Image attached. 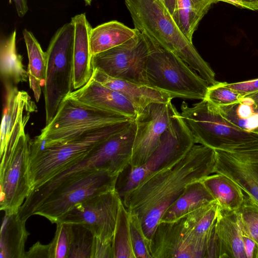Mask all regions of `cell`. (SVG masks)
Segmentation results:
<instances>
[{"label": "cell", "instance_id": "6da1fadb", "mask_svg": "<svg viewBox=\"0 0 258 258\" xmlns=\"http://www.w3.org/2000/svg\"><path fill=\"white\" fill-rule=\"evenodd\" d=\"M215 150L195 144L177 162L150 174L121 200L140 219L149 245L168 208L189 184L215 173Z\"/></svg>", "mask_w": 258, "mask_h": 258}, {"label": "cell", "instance_id": "7a4b0ae2", "mask_svg": "<svg viewBox=\"0 0 258 258\" xmlns=\"http://www.w3.org/2000/svg\"><path fill=\"white\" fill-rule=\"evenodd\" d=\"M135 28L183 60L209 86L215 73L182 32L161 0H125Z\"/></svg>", "mask_w": 258, "mask_h": 258}, {"label": "cell", "instance_id": "3957f363", "mask_svg": "<svg viewBox=\"0 0 258 258\" xmlns=\"http://www.w3.org/2000/svg\"><path fill=\"white\" fill-rule=\"evenodd\" d=\"M128 156V149L124 141L118 136H111L83 158L66 166L33 188L19 209L20 218L26 222L32 212L51 191L70 179L101 170L118 176L127 166Z\"/></svg>", "mask_w": 258, "mask_h": 258}, {"label": "cell", "instance_id": "277c9868", "mask_svg": "<svg viewBox=\"0 0 258 258\" xmlns=\"http://www.w3.org/2000/svg\"><path fill=\"white\" fill-rule=\"evenodd\" d=\"M181 115L197 143L214 150L237 152L258 148V133L230 123L206 99L191 106L183 101Z\"/></svg>", "mask_w": 258, "mask_h": 258}, {"label": "cell", "instance_id": "5b68a950", "mask_svg": "<svg viewBox=\"0 0 258 258\" xmlns=\"http://www.w3.org/2000/svg\"><path fill=\"white\" fill-rule=\"evenodd\" d=\"M133 120L112 124L70 142L49 147L44 146L42 140L35 137L32 140L30 159L32 189L66 166L83 158L99 144L128 126Z\"/></svg>", "mask_w": 258, "mask_h": 258}, {"label": "cell", "instance_id": "8992f818", "mask_svg": "<svg viewBox=\"0 0 258 258\" xmlns=\"http://www.w3.org/2000/svg\"><path fill=\"white\" fill-rule=\"evenodd\" d=\"M146 36L149 48L146 68L149 86L173 98L205 99L208 83L179 56Z\"/></svg>", "mask_w": 258, "mask_h": 258}, {"label": "cell", "instance_id": "52a82bcc", "mask_svg": "<svg viewBox=\"0 0 258 258\" xmlns=\"http://www.w3.org/2000/svg\"><path fill=\"white\" fill-rule=\"evenodd\" d=\"M26 124L16 123L1 155L0 210L5 214L18 213L32 188L30 179L31 142L25 133Z\"/></svg>", "mask_w": 258, "mask_h": 258}, {"label": "cell", "instance_id": "ba28073f", "mask_svg": "<svg viewBox=\"0 0 258 258\" xmlns=\"http://www.w3.org/2000/svg\"><path fill=\"white\" fill-rule=\"evenodd\" d=\"M129 120L132 119L66 97L51 120L37 137L44 146L49 147L65 143L92 131Z\"/></svg>", "mask_w": 258, "mask_h": 258}, {"label": "cell", "instance_id": "9c48e42d", "mask_svg": "<svg viewBox=\"0 0 258 258\" xmlns=\"http://www.w3.org/2000/svg\"><path fill=\"white\" fill-rule=\"evenodd\" d=\"M74 25L71 21L52 37L46 51L47 68L43 87L46 124L56 113L64 98L73 90Z\"/></svg>", "mask_w": 258, "mask_h": 258}, {"label": "cell", "instance_id": "30bf717a", "mask_svg": "<svg viewBox=\"0 0 258 258\" xmlns=\"http://www.w3.org/2000/svg\"><path fill=\"white\" fill-rule=\"evenodd\" d=\"M196 144L194 137L177 111L162 134L159 145L141 166H128L118 176L115 189L120 199L154 172L181 160Z\"/></svg>", "mask_w": 258, "mask_h": 258}, {"label": "cell", "instance_id": "8fae6325", "mask_svg": "<svg viewBox=\"0 0 258 258\" xmlns=\"http://www.w3.org/2000/svg\"><path fill=\"white\" fill-rule=\"evenodd\" d=\"M118 176L104 170L89 172L66 182L51 191L32 212L56 223L85 201L115 188Z\"/></svg>", "mask_w": 258, "mask_h": 258}, {"label": "cell", "instance_id": "7c38bea8", "mask_svg": "<svg viewBox=\"0 0 258 258\" xmlns=\"http://www.w3.org/2000/svg\"><path fill=\"white\" fill-rule=\"evenodd\" d=\"M148 52L146 36L137 30L124 43L93 55L92 65L93 70L110 77L149 86L146 71Z\"/></svg>", "mask_w": 258, "mask_h": 258}, {"label": "cell", "instance_id": "4fadbf2b", "mask_svg": "<svg viewBox=\"0 0 258 258\" xmlns=\"http://www.w3.org/2000/svg\"><path fill=\"white\" fill-rule=\"evenodd\" d=\"M121 202L114 188L77 205L58 222L83 225L102 242H112Z\"/></svg>", "mask_w": 258, "mask_h": 258}, {"label": "cell", "instance_id": "5bb4252c", "mask_svg": "<svg viewBox=\"0 0 258 258\" xmlns=\"http://www.w3.org/2000/svg\"><path fill=\"white\" fill-rule=\"evenodd\" d=\"M212 236L210 239L198 237L185 224L183 218L159 222L150 241L149 249L152 258H208Z\"/></svg>", "mask_w": 258, "mask_h": 258}, {"label": "cell", "instance_id": "9a60e30c", "mask_svg": "<svg viewBox=\"0 0 258 258\" xmlns=\"http://www.w3.org/2000/svg\"><path fill=\"white\" fill-rule=\"evenodd\" d=\"M177 111L171 100L166 103H151L138 114L129 166L138 167L148 160L159 145L162 134Z\"/></svg>", "mask_w": 258, "mask_h": 258}, {"label": "cell", "instance_id": "2e32d148", "mask_svg": "<svg viewBox=\"0 0 258 258\" xmlns=\"http://www.w3.org/2000/svg\"><path fill=\"white\" fill-rule=\"evenodd\" d=\"M215 173L225 175L258 202V148L227 152L215 150Z\"/></svg>", "mask_w": 258, "mask_h": 258}, {"label": "cell", "instance_id": "e0dca14e", "mask_svg": "<svg viewBox=\"0 0 258 258\" xmlns=\"http://www.w3.org/2000/svg\"><path fill=\"white\" fill-rule=\"evenodd\" d=\"M66 97L132 120H135L138 115L135 106L123 95L106 87L92 77L83 86L73 90Z\"/></svg>", "mask_w": 258, "mask_h": 258}, {"label": "cell", "instance_id": "ac0fdd59", "mask_svg": "<svg viewBox=\"0 0 258 258\" xmlns=\"http://www.w3.org/2000/svg\"><path fill=\"white\" fill-rule=\"evenodd\" d=\"M91 77L123 95L133 104L138 114L151 103H166L173 99L169 94L161 90L110 77L98 69L93 70Z\"/></svg>", "mask_w": 258, "mask_h": 258}, {"label": "cell", "instance_id": "d6986e66", "mask_svg": "<svg viewBox=\"0 0 258 258\" xmlns=\"http://www.w3.org/2000/svg\"><path fill=\"white\" fill-rule=\"evenodd\" d=\"M74 25L73 48V90L79 89L90 79L93 72L91 62L89 36L92 28L85 13L71 18Z\"/></svg>", "mask_w": 258, "mask_h": 258}, {"label": "cell", "instance_id": "ffe728a7", "mask_svg": "<svg viewBox=\"0 0 258 258\" xmlns=\"http://www.w3.org/2000/svg\"><path fill=\"white\" fill-rule=\"evenodd\" d=\"M215 235L218 257L246 258L236 212L219 208Z\"/></svg>", "mask_w": 258, "mask_h": 258}, {"label": "cell", "instance_id": "44dd1931", "mask_svg": "<svg viewBox=\"0 0 258 258\" xmlns=\"http://www.w3.org/2000/svg\"><path fill=\"white\" fill-rule=\"evenodd\" d=\"M16 30L0 41V75L5 89L16 86L28 80V72L16 47Z\"/></svg>", "mask_w": 258, "mask_h": 258}, {"label": "cell", "instance_id": "7402d4cb", "mask_svg": "<svg viewBox=\"0 0 258 258\" xmlns=\"http://www.w3.org/2000/svg\"><path fill=\"white\" fill-rule=\"evenodd\" d=\"M18 213L5 214L0 232V258H24L29 232Z\"/></svg>", "mask_w": 258, "mask_h": 258}, {"label": "cell", "instance_id": "603a6c76", "mask_svg": "<svg viewBox=\"0 0 258 258\" xmlns=\"http://www.w3.org/2000/svg\"><path fill=\"white\" fill-rule=\"evenodd\" d=\"M214 202H216L203 181L194 182L185 187L165 211L159 222L174 221L199 207Z\"/></svg>", "mask_w": 258, "mask_h": 258}, {"label": "cell", "instance_id": "cb8c5ba5", "mask_svg": "<svg viewBox=\"0 0 258 258\" xmlns=\"http://www.w3.org/2000/svg\"><path fill=\"white\" fill-rule=\"evenodd\" d=\"M137 32L135 28L132 29L116 20L92 28L89 36L91 56L124 43L135 36Z\"/></svg>", "mask_w": 258, "mask_h": 258}, {"label": "cell", "instance_id": "d4e9b609", "mask_svg": "<svg viewBox=\"0 0 258 258\" xmlns=\"http://www.w3.org/2000/svg\"><path fill=\"white\" fill-rule=\"evenodd\" d=\"M5 89V99L1 127L0 154L3 153L21 113L34 103L28 93L17 86Z\"/></svg>", "mask_w": 258, "mask_h": 258}, {"label": "cell", "instance_id": "484cf974", "mask_svg": "<svg viewBox=\"0 0 258 258\" xmlns=\"http://www.w3.org/2000/svg\"><path fill=\"white\" fill-rule=\"evenodd\" d=\"M220 208L236 212L240 208L244 194L232 180L222 174L215 173L202 180Z\"/></svg>", "mask_w": 258, "mask_h": 258}, {"label": "cell", "instance_id": "4316f807", "mask_svg": "<svg viewBox=\"0 0 258 258\" xmlns=\"http://www.w3.org/2000/svg\"><path fill=\"white\" fill-rule=\"evenodd\" d=\"M216 0H177L173 19L191 42L199 23Z\"/></svg>", "mask_w": 258, "mask_h": 258}, {"label": "cell", "instance_id": "83f0119b", "mask_svg": "<svg viewBox=\"0 0 258 258\" xmlns=\"http://www.w3.org/2000/svg\"><path fill=\"white\" fill-rule=\"evenodd\" d=\"M216 107L233 125L248 132L258 133V106L251 98L244 97L235 103Z\"/></svg>", "mask_w": 258, "mask_h": 258}, {"label": "cell", "instance_id": "f1b7e54d", "mask_svg": "<svg viewBox=\"0 0 258 258\" xmlns=\"http://www.w3.org/2000/svg\"><path fill=\"white\" fill-rule=\"evenodd\" d=\"M112 244L113 258H136L131 237L129 213L122 201L119 206Z\"/></svg>", "mask_w": 258, "mask_h": 258}, {"label": "cell", "instance_id": "f546056e", "mask_svg": "<svg viewBox=\"0 0 258 258\" xmlns=\"http://www.w3.org/2000/svg\"><path fill=\"white\" fill-rule=\"evenodd\" d=\"M23 35L26 44L28 57V78L36 79L41 83L42 87L45 84L47 57L40 43L33 34L25 29Z\"/></svg>", "mask_w": 258, "mask_h": 258}, {"label": "cell", "instance_id": "4dcf8cb0", "mask_svg": "<svg viewBox=\"0 0 258 258\" xmlns=\"http://www.w3.org/2000/svg\"><path fill=\"white\" fill-rule=\"evenodd\" d=\"M244 194L243 203L236 212L238 221L242 233L258 245V202L248 195Z\"/></svg>", "mask_w": 258, "mask_h": 258}, {"label": "cell", "instance_id": "1f68e13d", "mask_svg": "<svg viewBox=\"0 0 258 258\" xmlns=\"http://www.w3.org/2000/svg\"><path fill=\"white\" fill-rule=\"evenodd\" d=\"M95 237L85 226L72 224L71 244L68 258H91Z\"/></svg>", "mask_w": 258, "mask_h": 258}, {"label": "cell", "instance_id": "d6a6232c", "mask_svg": "<svg viewBox=\"0 0 258 258\" xmlns=\"http://www.w3.org/2000/svg\"><path fill=\"white\" fill-rule=\"evenodd\" d=\"M54 236L49 244L50 258H68L70 249L72 224L63 222L56 223Z\"/></svg>", "mask_w": 258, "mask_h": 258}, {"label": "cell", "instance_id": "836d02e7", "mask_svg": "<svg viewBox=\"0 0 258 258\" xmlns=\"http://www.w3.org/2000/svg\"><path fill=\"white\" fill-rule=\"evenodd\" d=\"M129 225L132 243L136 258H152L141 222L136 215L129 213Z\"/></svg>", "mask_w": 258, "mask_h": 258}, {"label": "cell", "instance_id": "e575fe53", "mask_svg": "<svg viewBox=\"0 0 258 258\" xmlns=\"http://www.w3.org/2000/svg\"><path fill=\"white\" fill-rule=\"evenodd\" d=\"M226 82H217L208 87L205 99L216 106H225L239 101L243 97L228 87Z\"/></svg>", "mask_w": 258, "mask_h": 258}, {"label": "cell", "instance_id": "d590c367", "mask_svg": "<svg viewBox=\"0 0 258 258\" xmlns=\"http://www.w3.org/2000/svg\"><path fill=\"white\" fill-rule=\"evenodd\" d=\"M226 85L240 94L243 97L258 92V78L232 83L226 82Z\"/></svg>", "mask_w": 258, "mask_h": 258}, {"label": "cell", "instance_id": "8d00e7d4", "mask_svg": "<svg viewBox=\"0 0 258 258\" xmlns=\"http://www.w3.org/2000/svg\"><path fill=\"white\" fill-rule=\"evenodd\" d=\"M91 258H113L112 242H102L95 237Z\"/></svg>", "mask_w": 258, "mask_h": 258}, {"label": "cell", "instance_id": "74e56055", "mask_svg": "<svg viewBox=\"0 0 258 258\" xmlns=\"http://www.w3.org/2000/svg\"><path fill=\"white\" fill-rule=\"evenodd\" d=\"M24 258H50L49 244H43L38 241L25 252Z\"/></svg>", "mask_w": 258, "mask_h": 258}, {"label": "cell", "instance_id": "f35d334b", "mask_svg": "<svg viewBox=\"0 0 258 258\" xmlns=\"http://www.w3.org/2000/svg\"><path fill=\"white\" fill-rule=\"evenodd\" d=\"M242 238L246 258H256L258 245L252 239L242 233Z\"/></svg>", "mask_w": 258, "mask_h": 258}, {"label": "cell", "instance_id": "ab89813d", "mask_svg": "<svg viewBox=\"0 0 258 258\" xmlns=\"http://www.w3.org/2000/svg\"><path fill=\"white\" fill-rule=\"evenodd\" d=\"M13 2L14 3L18 16L24 17L29 10L27 0H9L10 4Z\"/></svg>", "mask_w": 258, "mask_h": 258}, {"label": "cell", "instance_id": "60d3db41", "mask_svg": "<svg viewBox=\"0 0 258 258\" xmlns=\"http://www.w3.org/2000/svg\"><path fill=\"white\" fill-rule=\"evenodd\" d=\"M163 3L164 6L172 16L174 15L177 4V0H161Z\"/></svg>", "mask_w": 258, "mask_h": 258}, {"label": "cell", "instance_id": "b9f144b4", "mask_svg": "<svg viewBox=\"0 0 258 258\" xmlns=\"http://www.w3.org/2000/svg\"><path fill=\"white\" fill-rule=\"evenodd\" d=\"M245 5L246 9L251 11L258 10V0H241Z\"/></svg>", "mask_w": 258, "mask_h": 258}, {"label": "cell", "instance_id": "7bdbcfd3", "mask_svg": "<svg viewBox=\"0 0 258 258\" xmlns=\"http://www.w3.org/2000/svg\"><path fill=\"white\" fill-rule=\"evenodd\" d=\"M216 1L217 3L220 1L226 2L237 7L246 9L245 5L241 0H216Z\"/></svg>", "mask_w": 258, "mask_h": 258}, {"label": "cell", "instance_id": "ee69618b", "mask_svg": "<svg viewBox=\"0 0 258 258\" xmlns=\"http://www.w3.org/2000/svg\"><path fill=\"white\" fill-rule=\"evenodd\" d=\"M245 97H249L251 98L254 101L257 106H258V92L246 96Z\"/></svg>", "mask_w": 258, "mask_h": 258}, {"label": "cell", "instance_id": "f6af8a7d", "mask_svg": "<svg viewBox=\"0 0 258 258\" xmlns=\"http://www.w3.org/2000/svg\"><path fill=\"white\" fill-rule=\"evenodd\" d=\"M86 6H90L93 0H83Z\"/></svg>", "mask_w": 258, "mask_h": 258}]
</instances>
